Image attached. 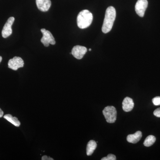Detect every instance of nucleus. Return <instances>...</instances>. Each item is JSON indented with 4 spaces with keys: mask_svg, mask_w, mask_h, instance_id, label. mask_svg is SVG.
<instances>
[{
    "mask_svg": "<svg viewBox=\"0 0 160 160\" xmlns=\"http://www.w3.org/2000/svg\"><path fill=\"white\" fill-rule=\"evenodd\" d=\"M156 138L154 136L149 135L145 139L144 142V145L146 147H149V146H152L155 142Z\"/></svg>",
    "mask_w": 160,
    "mask_h": 160,
    "instance_id": "obj_14",
    "label": "nucleus"
},
{
    "mask_svg": "<svg viewBox=\"0 0 160 160\" xmlns=\"http://www.w3.org/2000/svg\"><path fill=\"white\" fill-rule=\"evenodd\" d=\"M15 18L14 17H10L8 19L5 24L2 30V36L3 38H7L12 33V26L14 22Z\"/></svg>",
    "mask_w": 160,
    "mask_h": 160,
    "instance_id": "obj_7",
    "label": "nucleus"
},
{
    "mask_svg": "<svg viewBox=\"0 0 160 160\" xmlns=\"http://www.w3.org/2000/svg\"><path fill=\"white\" fill-rule=\"evenodd\" d=\"M153 114L156 117L160 118V108H158V109L155 110L153 112Z\"/></svg>",
    "mask_w": 160,
    "mask_h": 160,
    "instance_id": "obj_17",
    "label": "nucleus"
},
{
    "mask_svg": "<svg viewBox=\"0 0 160 160\" xmlns=\"http://www.w3.org/2000/svg\"><path fill=\"white\" fill-rule=\"evenodd\" d=\"M2 57L0 56V63L2 62Z\"/></svg>",
    "mask_w": 160,
    "mask_h": 160,
    "instance_id": "obj_20",
    "label": "nucleus"
},
{
    "mask_svg": "<svg viewBox=\"0 0 160 160\" xmlns=\"http://www.w3.org/2000/svg\"><path fill=\"white\" fill-rule=\"evenodd\" d=\"M93 20L92 13L88 10H83L80 12L77 17L78 27L80 29L88 28L91 25Z\"/></svg>",
    "mask_w": 160,
    "mask_h": 160,
    "instance_id": "obj_2",
    "label": "nucleus"
},
{
    "mask_svg": "<svg viewBox=\"0 0 160 160\" xmlns=\"http://www.w3.org/2000/svg\"><path fill=\"white\" fill-rule=\"evenodd\" d=\"M116 17V12L115 9L112 6H109L106 9L105 19L102 27V31L103 33H107L111 31Z\"/></svg>",
    "mask_w": 160,
    "mask_h": 160,
    "instance_id": "obj_1",
    "label": "nucleus"
},
{
    "mask_svg": "<svg viewBox=\"0 0 160 160\" xmlns=\"http://www.w3.org/2000/svg\"><path fill=\"white\" fill-rule=\"evenodd\" d=\"M97 144L94 140H90L87 144L86 148V154L88 156L91 155L96 149Z\"/></svg>",
    "mask_w": 160,
    "mask_h": 160,
    "instance_id": "obj_12",
    "label": "nucleus"
},
{
    "mask_svg": "<svg viewBox=\"0 0 160 160\" xmlns=\"http://www.w3.org/2000/svg\"><path fill=\"white\" fill-rule=\"evenodd\" d=\"M142 132L138 131L133 134H129L127 136V140L129 143L135 144L141 140L142 137Z\"/></svg>",
    "mask_w": 160,
    "mask_h": 160,
    "instance_id": "obj_11",
    "label": "nucleus"
},
{
    "mask_svg": "<svg viewBox=\"0 0 160 160\" xmlns=\"http://www.w3.org/2000/svg\"><path fill=\"white\" fill-rule=\"evenodd\" d=\"M147 0H138L135 6V9L137 14L140 17H143L145 12L148 7Z\"/></svg>",
    "mask_w": 160,
    "mask_h": 160,
    "instance_id": "obj_5",
    "label": "nucleus"
},
{
    "mask_svg": "<svg viewBox=\"0 0 160 160\" xmlns=\"http://www.w3.org/2000/svg\"><path fill=\"white\" fill-rule=\"evenodd\" d=\"M87 49L84 46H75L72 50V54L75 58L77 59H81L87 52Z\"/></svg>",
    "mask_w": 160,
    "mask_h": 160,
    "instance_id": "obj_8",
    "label": "nucleus"
},
{
    "mask_svg": "<svg viewBox=\"0 0 160 160\" xmlns=\"http://www.w3.org/2000/svg\"><path fill=\"white\" fill-rule=\"evenodd\" d=\"M102 112L107 122L113 123L115 122L117 112L114 106H108L105 107Z\"/></svg>",
    "mask_w": 160,
    "mask_h": 160,
    "instance_id": "obj_3",
    "label": "nucleus"
},
{
    "mask_svg": "<svg viewBox=\"0 0 160 160\" xmlns=\"http://www.w3.org/2000/svg\"><path fill=\"white\" fill-rule=\"evenodd\" d=\"M43 34L42 38L41 39V41L44 46L46 47H48L49 44L54 45L56 44L55 39L51 32L45 29H42L41 30Z\"/></svg>",
    "mask_w": 160,
    "mask_h": 160,
    "instance_id": "obj_4",
    "label": "nucleus"
},
{
    "mask_svg": "<svg viewBox=\"0 0 160 160\" xmlns=\"http://www.w3.org/2000/svg\"><path fill=\"white\" fill-rule=\"evenodd\" d=\"M152 102L155 106H160V97H156L153 98L152 99Z\"/></svg>",
    "mask_w": 160,
    "mask_h": 160,
    "instance_id": "obj_16",
    "label": "nucleus"
},
{
    "mask_svg": "<svg viewBox=\"0 0 160 160\" xmlns=\"http://www.w3.org/2000/svg\"><path fill=\"white\" fill-rule=\"evenodd\" d=\"M24 62L22 59L18 57H15L9 60L8 67L13 70H17L19 68L24 66Z\"/></svg>",
    "mask_w": 160,
    "mask_h": 160,
    "instance_id": "obj_6",
    "label": "nucleus"
},
{
    "mask_svg": "<svg viewBox=\"0 0 160 160\" xmlns=\"http://www.w3.org/2000/svg\"><path fill=\"white\" fill-rule=\"evenodd\" d=\"M3 114H4V112L0 108V118H2L3 116Z\"/></svg>",
    "mask_w": 160,
    "mask_h": 160,
    "instance_id": "obj_19",
    "label": "nucleus"
},
{
    "mask_svg": "<svg viewBox=\"0 0 160 160\" xmlns=\"http://www.w3.org/2000/svg\"><path fill=\"white\" fill-rule=\"evenodd\" d=\"M4 118L16 127H19L21 125V123L18 120V118L13 117L11 114L5 115Z\"/></svg>",
    "mask_w": 160,
    "mask_h": 160,
    "instance_id": "obj_13",
    "label": "nucleus"
},
{
    "mask_svg": "<svg viewBox=\"0 0 160 160\" xmlns=\"http://www.w3.org/2000/svg\"><path fill=\"white\" fill-rule=\"evenodd\" d=\"M89 51H91V49H89Z\"/></svg>",
    "mask_w": 160,
    "mask_h": 160,
    "instance_id": "obj_21",
    "label": "nucleus"
},
{
    "mask_svg": "<svg viewBox=\"0 0 160 160\" xmlns=\"http://www.w3.org/2000/svg\"><path fill=\"white\" fill-rule=\"evenodd\" d=\"M38 9L42 12H46L49 10L51 5L50 0H36Z\"/></svg>",
    "mask_w": 160,
    "mask_h": 160,
    "instance_id": "obj_9",
    "label": "nucleus"
},
{
    "mask_svg": "<svg viewBox=\"0 0 160 160\" xmlns=\"http://www.w3.org/2000/svg\"><path fill=\"white\" fill-rule=\"evenodd\" d=\"M134 102L131 98L126 97L122 102V109L124 111L129 112L131 111L134 107Z\"/></svg>",
    "mask_w": 160,
    "mask_h": 160,
    "instance_id": "obj_10",
    "label": "nucleus"
},
{
    "mask_svg": "<svg viewBox=\"0 0 160 160\" xmlns=\"http://www.w3.org/2000/svg\"><path fill=\"white\" fill-rule=\"evenodd\" d=\"M42 160H53L52 158L49 157L47 156H44L42 157Z\"/></svg>",
    "mask_w": 160,
    "mask_h": 160,
    "instance_id": "obj_18",
    "label": "nucleus"
},
{
    "mask_svg": "<svg viewBox=\"0 0 160 160\" xmlns=\"http://www.w3.org/2000/svg\"><path fill=\"white\" fill-rule=\"evenodd\" d=\"M102 160H116V157L114 155L112 154H109L106 157L103 158L101 159Z\"/></svg>",
    "mask_w": 160,
    "mask_h": 160,
    "instance_id": "obj_15",
    "label": "nucleus"
}]
</instances>
